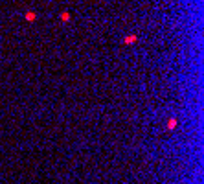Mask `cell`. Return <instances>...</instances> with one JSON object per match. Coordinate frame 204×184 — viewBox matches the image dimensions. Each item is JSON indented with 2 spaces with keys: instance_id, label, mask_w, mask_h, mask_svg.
Segmentation results:
<instances>
[{
  "instance_id": "6da1fadb",
  "label": "cell",
  "mask_w": 204,
  "mask_h": 184,
  "mask_svg": "<svg viewBox=\"0 0 204 184\" xmlns=\"http://www.w3.org/2000/svg\"><path fill=\"white\" fill-rule=\"evenodd\" d=\"M136 41H138V35L133 33V35H127V37L123 39V44H125V46H131V44H134Z\"/></svg>"
},
{
  "instance_id": "3957f363",
  "label": "cell",
  "mask_w": 204,
  "mask_h": 184,
  "mask_svg": "<svg viewBox=\"0 0 204 184\" xmlns=\"http://www.w3.org/2000/svg\"><path fill=\"white\" fill-rule=\"evenodd\" d=\"M61 20H63V22H68V20H70V13H68V11H63V13H61Z\"/></svg>"
},
{
  "instance_id": "277c9868",
  "label": "cell",
  "mask_w": 204,
  "mask_h": 184,
  "mask_svg": "<svg viewBox=\"0 0 204 184\" xmlns=\"http://www.w3.org/2000/svg\"><path fill=\"white\" fill-rule=\"evenodd\" d=\"M175 125H177V120H169V124H167V127H169V129H173V127H175Z\"/></svg>"
},
{
  "instance_id": "7a4b0ae2",
  "label": "cell",
  "mask_w": 204,
  "mask_h": 184,
  "mask_svg": "<svg viewBox=\"0 0 204 184\" xmlns=\"http://www.w3.org/2000/svg\"><path fill=\"white\" fill-rule=\"evenodd\" d=\"M37 18V15L33 13V11H26V20H29V22H33Z\"/></svg>"
}]
</instances>
